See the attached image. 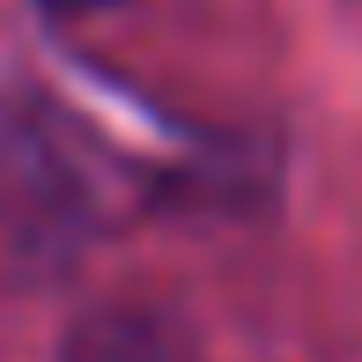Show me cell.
Wrapping results in <instances>:
<instances>
[{"mask_svg":"<svg viewBox=\"0 0 362 362\" xmlns=\"http://www.w3.org/2000/svg\"><path fill=\"white\" fill-rule=\"evenodd\" d=\"M37 8H59V15H89V8H119V0H37Z\"/></svg>","mask_w":362,"mask_h":362,"instance_id":"1","label":"cell"}]
</instances>
